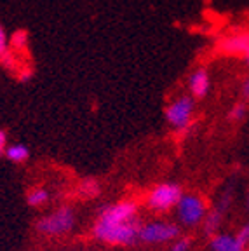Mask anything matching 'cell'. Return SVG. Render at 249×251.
I'll list each match as a JSON object with an SVG mask.
<instances>
[{"label":"cell","instance_id":"cell-1","mask_svg":"<svg viewBox=\"0 0 249 251\" xmlns=\"http://www.w3.org/2000/svg\"><path fill=\"white\" fill-rule=\"evenodd\" d=\"M140 218L129 222H108V220L94 218L91 235L98 243L106 246H134L138 243V234L141 227Z\"/></svg>","mask_w":249,"mask_h":251},{"label":"cell","instance_id":"cell-24","mask_svg":"<svg viewBox=\"0 0 249 251\" xmlns=\"http://www.w3.org/2000/svg\"><path fill=\"white\" fill-rule=\"evenodd\" d=\"M244 251H249V246H246V250Z\"/></svg>","mask_w":249,"mask_h":251},{"label":"cell","instance_id":"cell-22","mask_svg":"<svg viewBox=\"0 0 249 251\" xmlns=\"http://www.w3.org/2000/svg\"><path fill=\"white\" fill-rule=\"evenodd\" d=\"M241 96L244 101H249V77L244 78V82L241 86Z\"/></svg>","mask_w":249,"mask_h":251},{"label":"cell","instance_id":"cell-12","mask_svg":"<svg viewBox=\"0 0 249 251\" xmlns=\"http://www.w3.org/2000/svg\"><path fill=\"white\" fill-rule=\"evenodd\" d=\"M101 190H103L101 181L98 180V178L93 176L82 178L77 185V197L82 201H93L101 196Z\"/></svg>","mask_w":249,"mask_h":251},{"label":"cell","instance_id":"cell-23","mask_svg":"<svg viewBox=\"0 0 249 251\" xmlns=\"http://www.w3.org/2000/svg\"><path fill=\"white\" fill-rule=\"evenodd\" d=\"M246 208L249 209V190H248V194H246Z\"/></svg>","mask_w":249,"mask_h":251},{"label":"cell","instance_id":"cell-15","mask_svg":"<svg viewBox=\"0 0 249 251\" xmlns=\"http://www.w3.org/2000/svg\"><path fill=\"white\" fill-rule=\"evenodd\" d=\"M51 201V192L46 187H33L26 194V204L30 208H44Z\"/></svg>","mask_w":249,"mask_h":251},{"label":"cell","instance_id":"cell-10","mask_svg":"<svg viewBox=\"0 0 249 251\" xmlns=\"http://www.w3.org/2000/svg\"><path fill=\"white\" fill-rule=\"evenodd\" d=\"M209 250L211 251H244L246 246L241 243L235 234L230 232H218L209 237Z\"/></svg>","mask_w":249,"mask_h":251},{"label":"cell","instance_id":"cell-6","mask_svg":"<svg viewBox=\"0 0 249 251\" xmlns=\"http://www.w3.org/2000/svg\"><path fill=\"white\" fill-rule=\"evenodd\" d=\"M179 235H181V225L171 220H150L141 224L138 241L143 244H166L173 243Z\"/></svg>","mask_w":249,"mask_h":251},{"label":"cell","instance_id":"cell-20","mask_svg":"<svg viewBox=\"0 0 249 251\" xmlns=\"http://www.w3.org/2000/svg\"><path fill=\"white\" fill-rule=\"evenodd\" d=\"M235 235L241 239V243L244 244V246H249V222L244 225H241V228L235 232Z\"/></svg>","mask_w":249,"mask_h":251},{"label":"cell","instance_id":"cell-8","mask_svg":"<svg viewBox=\"0 0 249 251\" xmlns=\"http://www.w3.org/2000/svg\"><path fill=\"white\" fill-rule=\"evenodd\" d=\"M218 49L223 54L242 58L249 67V31H237L220 39Z\"/></svg>","mask_w":249,"mask_h":251},{"label":"cell","instance_id":"cell-5","mask_svg":"<svg viewBox=\"0 0 249 251\" xmlns=\"http://www.w3.org/2000/svg\"><path fill=\"white\" fill-rule=\"evenodd\" d=\"M174 211L176 220H178V224L181 227L194 228L202 225L204 218H206L207 211H209V206H207V201L200 194L185 192Z\"/></svg>","mask_w":249,"mask_h":251},{"label":"cell","instance_id":"cell-9","mask_svg":"<svg viewBox=\"0 0 249 251\" xmlns=\"http://www.w3.org/2000/svg\"><path fill=\"white\" fill-rule=\"evenodd\" d=\"M211 74L207 68L199 67L188 75L187 89L188 94L195 100H204L211 93Z\"/></svg>","mask_w":249,"mask_h":251},{"label":"cell","instance_id":"cell-11","mask_svg":"<svg viewBox=\"0 0 249 251\" xmlns=\"http://www.w3.org/2000/svg\"><path fill=\"white\" fill-rule=\"evenodd\" d=\"M0 67L4 70H14L16 58L11 47V37L7 35L4 25L0 23Z\"/></svg>","mask_w":249,"mask_h":251},{"label":"cell","instance_id":"cell-2","mask_svg":"<svg viewBox=\"0 0 249 251\" xmlns=\"http://www.w3.org/2000/svg\"><path fill=\"white\" fill-rule=\"evenodd\" d=\"M75 225H77L75 209L68 204H61L37 220L35 230L44 237H61V235L70 234Z\"/></svg>","mask_w":249,"mask_h":251},{"label":"cell","instance_id":"cell-4","mask_svg":"<svg viewBox=\"0 0 249 251\" xmlns=\"http://www.w3.org/2000/svg\"><path fill=\"white\" fill-rule=\"evenodd\" d=\"M197 108V100L192 98L190 94H179L166 105L164 108V121L176 133H185L192 126Z\"/></svg>","mask_w":249,"mask_h":251},{"label":"cell","instance_id":"cell-13","mask_svg":"<svg viewBox=\"0 0 249 251\" xmlns=\"http://www.w3.org/2000/svg\"><path fill=\"white\" fill-rule=\"evenodd\" d=\"M223 218H225V211H223V209H220L218 206H213V208H209V211H207L202 225H200V227H202V232L207 235V237H211V235H214V234H218L220 228H222Z\"/></svg>","mask_w":249,"mask_h":251},{"label":"cell","instance_id":"cell-7","mask_svg":"<svg viewBox=\"0 0 249 251\" xmlns=\"http://www.w3.org/2000/svg\"><path fill=\"white\" fill-rule=\"evenodd\" d=\"M98 220L108 222H129L140 218V206L134 199H119L100 206L96 213Z\"/></svg>","mask_w":249,"mask_h":251},{"label":"cell","instance_id":"cell-3","mask_svg":"<svg viewBox=\"0 0 249 251\" xmlns=\"http://www.w3.org/2000/svg\"><path fill=\"white\" fill-rule=\"evenodd\" d=\"M183 194V187L178 181H160L148 190L145 204L152 213L166 215V213L174 211Z\"/></svg>","mask_w":249,"mask_h":251},{"label":"cell","instance_id":"cell-16","mask_svg":"<svg viewBox=\"0 0 249 251\" xmlns=\"http://www.w3.org/2000/svg\"><path fill=\"white\" fill-rule=\"evenodd\" d=\"M246 115H248V101H244V100H239V101H235L234 105L228 108V114H226V117H228L230 122H241L246 119Z\"/></svg>","mask_w":249,"mask_h":251},{"label":"cell","instance_id":"cell-19","mask_svg":"<svg viewBox=\"0 0 249 251\" xmlns=\"http://www.w3.org/2000/svg\"><path fill=\"white\" fill-rule=\"evenodd\" d=\"M33 75H35V70H33L31 67L21 68L20 74H18V80H20V82H23V84H26V82H30L31 78H33Z\"/></svg>","mask_w":249,"mask_h":251},{"label":"cell","instance_id":"cell-18","mask_svg":"<svg viewBox=\"0 0 249 251\" xmlns=\"http://www.w3.org/2000/svg\"><path fill=\"white\" fill-rule=\"evenodd\" d=\"M192 250V239L187 235H179L173 243H169V251H190Z\"/></svg>","mask_w":249,"mask_h":251},{"label":"cell","instance_id":"cell-21","mask_svg":"<svg viewBox=\"0 0 249 251\" xmlns=\"http://www.w3.org/2000/svg\"><path fill=\"white\" fill-rule=\"evenodd\" d=\"M9 145H11V143H9V134H7V131L0 129V157L5 155V150H7Z\"/></svg>","mask_w":249,"mask_h":251},{"label":"cell","instance_id":"cell-14","mask_svg":"<svg viewBox=\"0 0 249 251\" xmlns=\"http://www.w3.org/2000/svg\"><path fill=\"white\" fill-rule=\"evenodd\" d=\"M30 149L25 143H11L5 150V159L12 164H25L30 159Z\"/></svg>","mask_w":249,"mask_h":251},{"label":"cell","instance_id":"cell-17","mask_svg":"<svg viewBox=\"0 0 249 251\" xmlns=\"http://www.w3.org/2000/svg\"><path fill=\"white\" fill-rule=\"evenodd\" d=\"M28 40H30V33L23 28L16 30L11 37V47L12 51H25L28 47Z\"/></svg>","mask_w":249,"mask_h":251},{"label":"cell","instance_id":"cell-25","mask_svg":"<svg viewBox=\"0 0 249 251\" xmlns=\"http://www.w3.org/2000/svg\"><path fill=\"white\" fill-rule=\"evenodd\" d=\"M26 251H35V250H26Z\"/></svg>","mask_w":249,"mask_h":251}]
</instances>
